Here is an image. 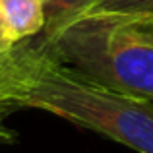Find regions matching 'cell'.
<instances>
[{
	"mask_svg": "<svg viewBox=\"0 0 153 153\" xmlns=\"http://www.w3.org/2000/svg\"><path fill=\"white\" fill-rule=\"evenodd\" d=\"M12 138H14V134H12L10 130H6V128H4V124H0V143L10 142Z\"/></svg>",
	"mask_w": 153,
	"mask_h": 153,
	"instance_id": "30bf717a",
	"label": "cell"
},
{
	"mask_svg": "<svg viewBox=\"0 0 153 153\" xmlns=\"http://www.w3.org/2000/svg\"><path fill=\"white\" fill-rule=\"evenodd\" d=\"M16 49V43L12 41L10 33H8V27H6V22L2 18V10H0V54H8Z\"/></svg>",
	"mask_w": 153,
	"mask_h": 153,
	"instance_id": "52a82bcc",
	"label": "cell"
},
{
	"mask_svg": "<svg viewBox=\"0 0 153 153\" xmlns=\"http://www.w3.org/2000/svg\"><path fill=\"white\" fill-rule=\"evenodd\" d=\"M43 2H45V27L37 37L22 43L27 49L33 51L45 49L70 23H74L82 16H85L87 10L97 0H43Z\"/></svg>",
	"mask_w": 153,
	"mask_h": 153,
	"instance_id": "277c9868",
	"label": "cell"
},
{
	"mask_svg": "<svg viewBox=\"0 0 153 153\" xmlns=\"http://www.w3.org/2000/svg\"><path fill=\"white\" fill-rule=\"evenodd\" d=\"M85 16L111 18L130 25H153V0H97Z\"/></svg>",
	"mask_w": 153,
	"mask_h": 153,
	"instance_id": "5b68a950",
	"label": "cell"
},
{
	"mask_svg": "<svg viewBox=\"0 0 153 153\" xmlns=\"http://www.w3.org/2000/svg\"><path fill=\"white\" fill-rule=\"evenodd\" d=\"M0 10L16 45L37 37L45 27L43 0H0Z\"/></svg>",
	"mask_w": 153,
	"mask_h": 153,
	"instance_id": "3957f363",
	"label": "cell"
},
{
	"mask_svg": "<svg viewBox=\"0 0 153 153\" xmlns=\"http://www.w3.org/2000/svg\"><path fill=\"white\" fill-rule=\"evenodd\" d=\"M12 111H16V107L12 103H8V101H2L0 99V124L4 122V118H6L8 114H10Z\"/></svg>",
	"mask_w": 153,
	"mask_h": 153,
	"instance_id": "9c48e42d",
	"label": "cell"
},
{
	"mask_svg": "<svg viewBox=\"0 0 153 153\" xmlns=\"http://www.w3.org/2000/svg\"><path fill=\"white\" fill-rule=\"evenodd\" d=\"M37 52L114 91L153 101V47L138 41L124 22L79 18Z\"/></svg>",
	"mask_w": 153,
	"mask_h": 153,
	"instance_id": "7a4b0ae2",
	"label": "cell"
},
{
	"mask_svg": "<svg viewBox=\"0 0 153 153\" xmlns=\"http://www.w3.org/2000/svg\"><path fill=\"white\" fill-rule=\"evenodd\" d=\"M6 101L39 108L103 134L138 153H153V101L120 93L18 43Z\"/></svg>",
	"mask_w": 153,
	"mask_h": 153,
	"instance_id": "6da1fadb",
	"label": "cell"
},
{
	"mask_svg": "<svg viewBox=\"0 0 153 153\" xmlns=\"http://www.w3.org/2000/svg\"><path fill=\"white\" fill-rule=\"evenodd\" d=\"M128 27H130V33L134 35L138 41L153 47V25H130V23H128Z\"/></svg>",
	"mask_w": 153,
	"mask_h": 153,
	"instance_id": "ba28073f",
	"label": "cell"
},
{
	"mask_svg": "<svg viewBox=\"0 0 153 153\" xmlns=\"http://www.w3.org/2000/svg\"><path fill=\"white\" fill-rule=\"evenodd\" d=\"M12 54L14 51L8 54H0V99L6 101V87H8V79H10V72H12Z\"/></svg>",
	"mask_w": 153,
	"mask_h": 153,
	"instance_id": "8992f818",
	"label": "cell"
}]
</instances>
